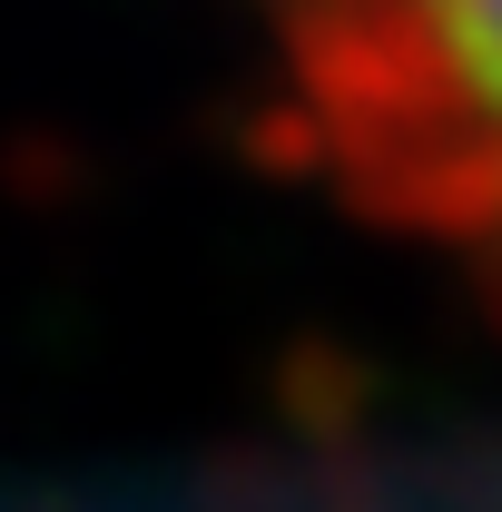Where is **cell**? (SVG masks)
Masks as SVG:
<instances>
[{
	"instance_id": "cell-1",
	"label": "cell",
	"mask_w": 502,
	"mask_h": 512,
	"mask_svg": "<svg viewBox=\"0 0 502 512\" xmlns=\"http://www.w3.org/2000/svg\"><path fill=\"white\" fill-rule=\"evenodd\" d=\"M325 148L502 266V0H276Z\"/></svg>"
}]
</instances>
